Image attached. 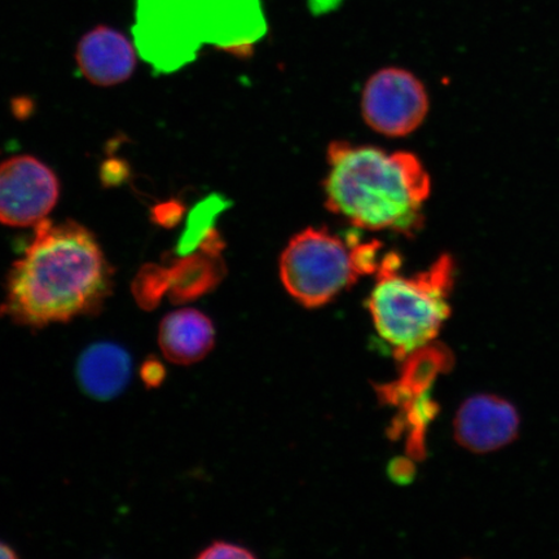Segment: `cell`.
I'll list each match as a JSON object with an SVG mask.
<instances>
[{
  "mask_svg": "<svg viewBox=\"0 0 559 559\" xmlns=\"http://www.w3.org/2000/svg\"><path fill=\"white\" fill-rule=\"evenodd\" d=\"M453 361V355L449 348L430 342L403 360L400 381L377 388V393L383 403L402 407L414 397L429 393L438 374L449 372Z\"/></svg>",
  "mask_w": 559,
  "mask_h": 559,
  "instance_id": "cell-12",
  "label": "cell"
},
{
  "mask_svg": "<svg viewBox=\"0 0 559 559\" xmlns=\"http://www.w3.org/2000/svg\"><path fill=\"white\" fill-rule=\"evenodd\" d=\"M17 555L15 554V551H13V549L11 547H9V545L0 542V558H16Z\"/></svg>",
  "mask_w": 559,
  "mask_h": 559,
  "instance_id": "cell-18",
  "label": "cell"
},
{
  "mask_svg": "<svg viewBox=\"0 0 559 559\" xmlns=\"http://www.w3.org/2000/svg\"><path fill=\"white\" fill-rule=\"evenodd\" d=\"M401 257L388 253L377 269V282L367 300L368 311L380 337L393 348L397 360L435 341L450 318L453 289V258L443 254L428 270L402 276Z\"/></svg>",
  "mask_w": 559,
  "mask_h": 559,
  "instance_id": "cell-3",
  "label": "cell"
},
{
  "mask_svg": "<svg viewBox=\"0 0 559 559\" xmlns=\"http://www.w3.org/2000/svg\"><path fill=\"white\" fill-rule=\"evenodd\" d=\"M185 214V206L178 201L165 202L153 209V219L163 227H173L177 225Z\"/></svg>",
  "mask_w": 559,
  "mask_h": 559,
  "instance_id": "cell-15",
  "label": "cell"
},
{
  "mask_svg": "<svg viewBox=\"0 0 559 559\" xmlns=\"http://www.w3.org/2000/svg\"><path fill=\"white\" fill-rule=\"evenodd\" d=\"M201 559H221V558H249L253 559L255 556L251 554L250 550L243 547H239V545L225 543V542H215L210 547H207L201 555H199Z\"/></svg>",
  "mask_w": 559,
  "mask_h": 559,
  "instance_id": "cell-14",
  "label": "cell"
},
{
  "mask_svg": "<svg viewBox=\"0 0 559 559\" xmlns=\"http://www.w3.org/2000/svg\"><path fill=\"white\" fill-rule=\"evenodd\" d=\"M381 245L342 237L326 228H306L292 237L280 258V276L300 305L317 309L330 304L380 265Z\"/></svg>",
  "mask_w": 559,
  "mask_h": 559,
  "instance_id": "cell-4",
  "label": "cell"
},
{
  "mask_svg": "<svg viewBox=\"0 0 559 559\" xmlns=\"http://www.w3.org/2000/svg\"><path fill=\"white\" fill-rule=\"evenodd\" d=\"M60 183L55 173L32 156L0 164V223L9 227L38 226L58 204Z\"/></svg>",
  "mask_w": 559,
  "mask_h": 559,
  "instance_id": "cell-7",
  "label": "cell"
},
{
  "mask_svg": "<svg viewBox=\"0 0 559 559\" xmlns=\"http://www.w3.org/2000/svg\"><path fill=\"white\" fill-rule=\"evenodd\" d=\"M325 206L355 228L414 235L431 179L414 153L334 142L326 152Z\"/></svg>",
  "mask_w": 559,
  "mask_h": 559,
  "instance_id": "cell-2",
  "label": "cell"
},
{
  "mask_svg": "<svg viewBox=\"0 0 559 559\" xmlns=\"http://www.w3.org/2000/svg\"><path fill=\"white\" fill-rule=\"evenodd\" d=\"M389 474L396 484H409L415 477V466L408 459H395L389 467Z\"/></svg>",
  "mask_w": 559,
  "mask_h": 559,
  "instance_id": "cell-17",
  "label": "cell"
},
{
  "mask_svg": "<svg viewBox=\"0 0 559 559\" xmlns=\"http://www.w3.org/2000/svg\"><path fill=\"white\" fill-rule=\"evenodd\" d=\"M209 0H136V45L143 58L174 72L198 50L207 31Z\"/></svg>",
  "mask_w": 559,
  "mask_h": 559,
  "instance_id": "cell-5",
  "label": "cell"
},
{
  "mask_svg": "<svg viewBox=\"0 0 559 559\" xmlns=\"http://www.w3.org/2000/svg\"><path fill=\"white\" fill-rule=\"evenodd\" d=\"M429 105L423 82L401 68L380 70L362 90V118L370 129L388 138L415 132L428 116Z\"/></svg>",
  "mask_w": 559,
  "mask_h": 559,
  "instance_id": "cell-6",
  "label": "cell"
},
{
  "mask_svg": "<svg viewBox=\"0 0 559 559\" xmlns=\"http://www.w3.org/2000/svg\"><path fill=\"white\" fill-rule=\"evenodd\" d=\"M520 416L512 403L495 395H475L454 418V438L467 451L488 453L519 437Z\"/></svg>",
  "mask_w": 559,
  "mask_h": 559,
  "instance_id": "cell-8",
  "label": "cell"
},
{
  "mask_svg": "<svg viewBox=\"0 0 559 559\" xmlns=\"http://www.w3.org/2000/svg\"><path fill=\"white\" fill-rule=\"evenodd\" d=\"M140 379H142L146 388L156 389L166 379V368L163 362L152 356L140 367Z\"/></svg>",
  "mask_w": 559,
  "mask_h": 559,
  "instance_id": "cell-16",
  "label": "cell"
},
{
  "mask_svg": "<svg viewBox=\"0 0 559 559\" xmlns=\"http://www.w3.org/2000/svg\"><path fill=\"white\" fill-rule=\"evenodd\" d=\"M225 272L219 253L201 249V253L186 254L164 267L166 293L173 302H188L213 290Z\"/></svg>",
  "mask_w": 559,
  "mask_h": 559,
  "instance_id": "cell-13",
  "label": "cell"
},
{
  "mask_svg": "<svg viewBox=\"0 0 559 559\" xmlns=\"http://www.w3.org/2000/svg\"><path fill=\"white\" fill-rule=\"evenodd\" d=\"M75 59L85 79L103 87L128 81L136 66L134 46L122 33L108 26H97L83 35Z\"/></svg>",
  "mask_w": 559,
  "mask_h": 559,
  "instance_id": "cell-9",
  "label": "cell"
},
{
  "mask_svg": "<svg viewBox=\"0 0 559 559\" xmlns=\"http://www.w3.org/2000/svg\"><path fill=\"white\" fill-rule=\"evenodd\" d=\"M158 344L175 365L190 366L205 358L215 344V330L205 313L193 309L174 311L159 325Z\"/></svg>",
  "mask_w": 559,
  "mask_h": 559,
  "instance_id": "cell-10",
  "label": "cell"
},
{
  "mask_svg": "<svg viewBox=\"0 0 559 559\" xmlns=\"http://www.w3.org/2000/svg\"><path fill=\"white\" fill-rule=\"evenodd\" d=\"M76 377L82 390L94 400H114L130 381V355L124 348L110 342L91 345L81 355Z\"/></svg>",
  "mask_w": 559,
  "mask_h": 559,
  "instance_id": "cell-11",
  "label": "cell"
},
{
  "mask_svg": "<svg viewBox=\"0 0 559 559\" xmlns=\"http://www.w3.org/2000/svg\"><path fill=\"white\" fill-rule=\"evenodd\" d=\"M110 290L111 269L94 235L45 219L12 265L2 314L31 328L67 323L99 310Z\"/></svg>",
  "mask_w": 559,
  "mask_h": 559,
  "instance_id": "cell-1",
  "label": "cell"
}]
</instances>
